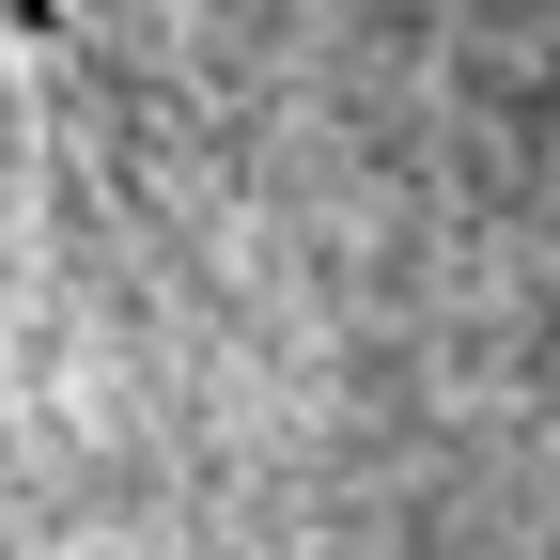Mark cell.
Segmentation results:
<instances>
[{
    "label": "cell",
    "mask_w": 560,
    "mask_h": 560,
    "mask_svg": "<svg viewBox=\"0 0 560 560\" xmlns=\"http://www.w3.org/2000/svg\"><path fill=\"white\" fill-rule=\"evenodd\" d=\"M62 327H79V156L47 109V47L0 16V499L62 389Z\"/></svg>",
    "instance_id": "6da1fadb"
}]
</instances>
